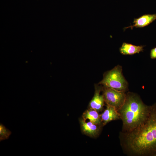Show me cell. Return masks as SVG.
Masks as SVG:
<instances>
[{
  "mask_svg": "<svg viewBox=\"0 0 156 156\" xmlns=\"http://www.w3.org/2000/svg\"><path fill=\"white\" fill-rule=\"evenodd\" d=\"M120 144L124 153L133 156H156V102L141 125L128 132L120 131Z\"/></svg>",
  "mask_w": 156,
  "mask_h": 156,
  "instance_id": "6da1fadb",
  "label": "cell"
},
{
  "mask_svg": "<svg viewBox=\"0 0 156 156\" xmlns=\"http://www.w3.org/2000/svg\"><path fill=\"white\" fill-rule=\"evenodd\" d=\"M151 107L144 104L136 94L126 93L125 101L118 111L122 123L121 131H130L142 124L149 115Z\"/></svg>",
  "mask_w": 156,
  "mask_h": 156,
  "instance_id": "7a4b0ae2",
  "label": "cell"
},
{
  "mask_svg": "<svg viewBox=\"0 0 156 156\" xmlns=\"http://www.w3.org/2000/svg\"><path fill=\"white\" fill-rule=\"evenodd\" d=\"M99 84L103 87L125 92L127 90L128 83L122 74V67H115L105 74Z\"/></svg>",
  "mask_w": 156,
  "mask_h": 156,
  "instance_id": "3957f363",
  "label": "cell"
},
{
  "mask_svg": "<svg viewBox=\"0 0 156 156\" xmlns=\"http://www.w3.org/2000/svg\"><path fill=\"white\" fill-rule=\"evenodd\" d=\"M102 91L105 103L107 105L114 107L118 111L124 104L126 98L125 92L113 88L103 87Z\"/></svg>",
  "mask_w": 156,
  "mask_h": 156,
  "instance_id": "277c9868",
  "label": "cell"
},
{
  "mask_svg": "<svg viewBox=\"0 0 156 156\" xmlns=\"http://www.w3.org/2000/svg\"><path fill=\"white\" fill-rule=\"evenodd\" d=\"M79 122L82 132L84 134L92 138H96L99 135L103 126L98 125L89 121L86 122L82 118H80Z\"/></svg>",
  "mask_w": 156,
  "mask_h": 156,
  "instance_id": "5b68a950",
  "label": "cell"
},
{
  "mask_svg": "<svg viewBox=\"0 0 156 156\" xmlns=\"http://www.w3.org/2000/svg\"><path fill=\"white\" fill-rule=\"evenodd\" d=\"M95 88L94 95L89 103V107L99 112L103 110L105 102L103 94H100L102 88L97 86Z\"/></svg>",
  "mask_w": 156,
  "mask_h": 156,
  "instance_id": "8992f818",
  "label": "cell"
},
{
  "mask_svg": "<svg viewBox=\"0 0 156 156\" xmlns=\"http://www.w3.org/2000/svg\"><path fill=\"white\" fill-rule=\"evenodd\" d=\"M100 116L103 126L110 122L120 119L118 110L114 107L107 105L106 109Z\"/></svg>",
  "mask_w": 156,
  "mask_h": 156,
  "instance_id": "52a82bcc",
  "label": "cell"
},
{
  "mask_svg": "<svg viewBox=\"0 0 156 156\" xmlns=\"http://www.w3.org/2000/svg\"><path fill=\"white\" fill-rule=\"evenodd\" d=\"M156 19V14L143 15L138 18L134 19L133 24L124 28L125 30L130 28L132 29L134 27L142 28L147 26Z\"/></svg>",
  "mask_w": 156,
  "mask_h": 156,
  "instance_id": "ba28073f",
  "label": "cell"
},
{
  "mask_svg": "<svg viewBox=\"0 0 156 156\" xmlns=\"http://www.w3.org/2000/svg\"><path fill=\"white\" fill-rule=\"evenodd\" d=\"M145 46H136L126 42H123L120 48V52L123 55H132L142 52Z\"/></svg>",
  "mask_w": 156,
  "mask_h": 156,
  "instance_id": "9c48e42d",
  "label": "cell"
},
{
  "mask_svg": "<svg viewBox=\"0 0 156 156\" xmlns=\"http://www.w3.org/2000/svg\"><path fill=\"white\" fill-rule=\"evenodd\" d=\"M82 118L85 120H88L96 125H103L100 114L94 109L89 108L85 111L82 114Z\"/></svg>",
  "mask_w": 156,
  "mask_h": 156,
  "instance_id": "30bf717a",
  "label": "cell"
},
{
  "mask_svg": "<svg viewBox=\"0 0 156 156\" xmlns=\"http://www.w3.org/2000/svg\"><path fill=\"white\" fill-rule=\"evenodd\" d=\"M12 132L3 124H0V141H1L9 138Z\"/></svg>",
  "mask_w": 156,
  "mask_h": 156,
  "instance_id": "8fae6325",
  "label": "cell"
},
{
  "mask_svg": "<svg viewBox=\"0 0 156 156\" xmlns=\"http://www.w3.org/2000/svg\"><path fill=\"white\" fill-rule=\"evenodd\" d=\"M150 56L151 58L152 59H156V47L151 50Z\"/></svg>",
  "mask_w": 156,
  "mask_h": 156,
  "instance_id": "7c38bea8",
  "label": "cell"
},
{
  "mask_svg": "<svg viewBox=\"0 0 156 156\" xmlns=\"http://www.w3.org/2000/svg\"></svg>",
  "mask_w": 156,
  "mask_h": 156,
  "instance_id": "4fadbf2b",
  "label": "cell"
}]
</instances>
